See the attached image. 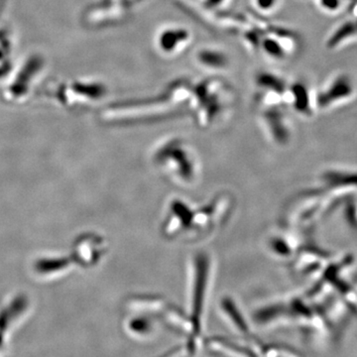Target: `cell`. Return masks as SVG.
I'll use <instances>...</instances> for the list:
<instances>
[{"instance_id": "cell-3", "label": "cell", "mask_w": 357, "mask_h": 357, "mask_svg": "<svg viewBox=\"0 0 357 357\" xmlns=\"http://www.w3.org/2000/svg\"><path fill=\"white\" fill-rule=\"evenodd\" d=\"M188 38L187 32L182 29H168L160 36V47L162 50L171 53L178 45L184 43Z\"/></svg>"}, {"instance_id": "cell-4", "label": "cell", "mask_w": 357, "mask_h": 357, "mask_svg": "<svg viewBox=\"0 0 357 357\" xmlns=\"http://www.w3.org/2000/svg\"><path fill=\"white\" fill-rule=\"evenodd\" d=\"M199 61L210 68H223L227 65V57L218 51L204 50L199 53Z\"/></svg>"}, {"instance_id": "cell-2", "label": "cell", "mask_w": 357, "mask_h": 357, "mask_svg": "<svg viewBox=\"0 0 357 357\" xmlns=\"http://www.w3.org/2000/svg\"><path fill=\"white\" fill-rule=\"evenodd\" d=\"M356 84L349 75L340 74L333 77L319 95L321 105H333V102L347 100L354 95Z\"/></svg>"}, {"instance_id": "cell-6", "label": "cell", "mask_w": 357, "mask_h": 357, "mask_svg": "<svg viewBox=\"0 0 357 357\" xmlns=\"http://www.w3.org/2000/svg\"><path fill=\"white\" fill-rule=\"evenodd\" d=\"M319 4L328 13H335L340 10L347 3L345 0H319Z\"/></svg>"}, {"instance_id": "cell-7", "label": "cell", "mask_w": 357, "mask_h": 357, "mask_svg": "<svg viewBox=\"0 0 357 357\" xmlns=\"http://www.w3.org/2000/svg\"><path fill=\"white\" fill-rule=\"evenodd\" d=\"M256 3L262 10H270L277 3V0H256Z\"/></svg>"}, {"instance_id": "cell-1", "label": "cell", "mask_w": 357, "mask_h": 357, "mask_svg": "<svg viewBox=\"0 0 357 357\" xmlns=\"http://www.w3.org/2000/svg\"><path fill=\"white\" fill-rule=\"evenodd\" d=\"M154 163L158 172L173 184L191 185L199 177L198 155L178 140L169 141L155 152Z\"/></svg>"}, {"instance_id": "cell-5", "label": "cell", "mask_w": 357, "mask_h": 357, "mask_svg": "<svg viewBox=\"0 0 357 357\" xmlns=\"http://www.w3.org/2000/svg\"><path fill=\"white\" fill-rule=\"evenodd\" d=\"M293 102L300 109H306L309 105V91L304 84H296L292 86Z\"/></svg>"}]
</instances>
